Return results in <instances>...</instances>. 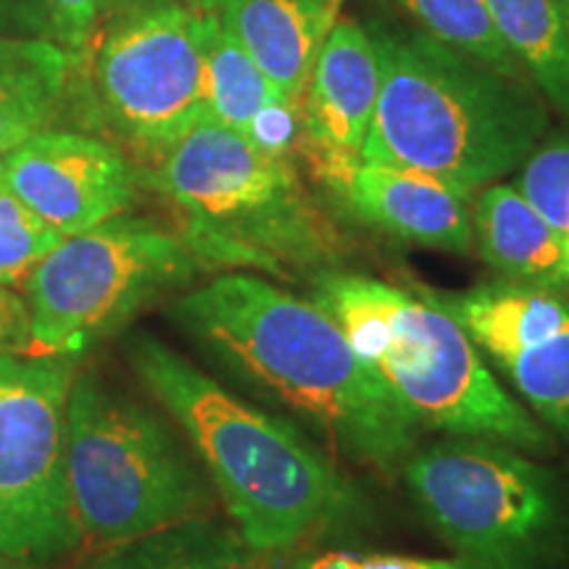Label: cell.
I'll list each match as a JSON object with an SVG mask.
<instances>
[{
	"label": "cell",
	"mask_w": 569,
	"mask_h": 569,
	"mask_svg": "<svg viewBox=\"0 0 569 569\" xmlns=\"http://www.w3.org/2000/svg\"><path fill=\"white\" fill-rule=\"evenodd\" d=\"M282 569H472L467 561L409 557L388 551H353V549H319L309 546L293 553Z\"/></svg>",
	"instance_id": "obj_24"
},
{
	"label": "cell",
	"mask_w": 569,
	"mask_h": 569,
	"mask_svg": "<svg viewBox=\"0 0 569 569\" xmlns=\"http://www.w3.org/2000/svg\"><path fill=\"white\" fill-rule=\"evenodd\" d=\"M169 319L206 359L353 465L396 478L422 427L322 306L253 272L172 296Z\"/></svg>",
	"instance_id": "obj_1"
},
{
	"label": "cell",
	"mask_w": 569,
	"mask_h": 569,
	"mask_svg": "<svg viewBox=\"0 0 569 569\" xmlns=\"http://www.w3.org/2000/svg\"><path fill=\"white\" fill-rule=\"evenodd\" d=\"M309 159L327 193L372 230L432 251H472V193L467 190L361 156L309 151Z\"/></svg>",
	"instance_id": "obj_13"
},
{
	"label": "cell",
	"mask_w": 569,
	"mask_h": 569,
	"mask_svg": "<svg viewBox=\"0 0 569 569\" xmlns=\"http://www.w3.org/2000/svg\"><path fill=\"white\" fill-rule=\"evenodd\" d=\"M336 13L338 0H219L217 6L224 32L298 106Z\"/></svg>",
	"instance_id": "obj_15"
},
{
	"label": "cell",
	"mask_w": 569,
	"mask_h": 569,
	"mask_svg": "<svg viewBox=\"0 0 569 569\" xmlns=\"http://www.w3.org/2000/svg\"><path fill=\"white\" fill-rule=\"evenodd\" d=\"M528 80L569 117V0H486Z\"/></svg>",
	"instance_id": "obj_18"
},
{
	"label": "cell",
	"mask_w": 569,
	"mask_h": 569,
	"mask_svg": "<svg viewBox=\"0 0 569 569\" xmlns=\"http://www.w3.org/2000/svg\"><path fill=\"white\" fill-rule=\"evenodd\" d=\"M380 98V56L356 21H336L322 42L301 101L309 151L361 156Z\"/></svg>",
	"instance_id": "obj_14"
},
{
	"label": "cell",
	"mask_w": 569,
	"mask_h": 569,
	"mask_svg": "<svg viewBox=\"0 0 569 569\" xmlns=\"http://www.w3.org/2000/svg\"><path fill=\"white\" fill-rule=\"evenodd\" d=\"M380 98L361 159L417 169L478 193L543 140L549 113L530 80L453 51L427 32L375 27Z\"/></svg>",
	"instance_id": "obj_3"
},
{
	"label": "cell",
	"mask_w": 569,
	"mask_h": 569,
	"mask_svg": "<svg viewBox=\"0 0 569 569\" xmlns=\"http://www.w3.org/2000/svg\"><path fill=\"white\" fill-rule=\"evenodd\" d=\"M61 240L59 232L34 217L0 182V284L11 288V284L24 282L34 264Z\"/></svg>",
	"instance_id": "obj_23"
},
{
	"label": "cell",
	"mask_w": 569,
	"mask_h": 569,
	"mask_svg": "<svg viewBox=\"0 0 569 569\" xmlns=\"http://www.w3.org/2000/svg\"><path fill=\"white\" fill-rule=\"evenodd\" d=\"M67 475L84 546L103 551L209 517L217 503L196 451L159 411L80 369L67 407Z\"/></svg>",
	"instance_id": "obj_6"
},
{
	"label": "cell",
	"mask_w": 569,
	"mask_h": 569,
	"mask_svg": "<svg viewBox=\"0 0 569 569\" xmlns=\"http://www.w3.org/2000/svg\"><path fill=\"white\" fill-rule=\"evenodd\" d=\"M132 372L180 425L232 528L280 559L365 515L353 482L330 451L290 419L269 415L153 336L127 343Z\"/></svg>",
	"instance_id": "obj_2"
},
{
	"label": "cell",
	"mask_w": 569,
	"mask_h": 569,
	"mask_svg": "<svg viewBox=\"0 0 569 569\" xmlns=\"http://www.w3.org/2000/svg\"><path fill=\"white\" fill-rule=\"evenodd\" d=\"M472 248L503 280L569 288V253L559 232L517 190L493 182L472 206Z\"/></svg>",
	"instance_id": "obj_16"
},
{
	"label": "cell",
	"mask_w": 569,
	"mask_h": 569,
	"mask_svg": "<svg viewBox=\"0 0 569 569\" xmlns=\"http://www.w3.org/2000/svg\"><path fill=\"white\" fill-rule=\"evenodd\" d=\"M161 3H180V6H190V9L217 11L219 0H101V19L117 17V13H124L132 9H146V6H161ZM98 24H101V21H98Z\"/></svg>",
	"instance_id": "obj_28"
},
{
	"label": "cell",
	"mask_w": 569,
	"mask_h": 569,
	"mask_svg": "<svg viewBox=\"0 0 569 569\" xmlns=\"http://www.w3.org/2000/svg\"><path fill=\"white\" fill-rule=\"evenodd\" d=\"M422 290L465 327L532 417L569 438V298L515 280Z\"/></svg>",
	"instance_id": "obj_11"
},
{
	"label": "cell",
	"mask_w": 569,
	"mask_h": 569,
	"mask_svg": "<svg viewBox=\"0 0 569 569\" xmlns=\"http://www.w3.org/2000/svg\"><path fill=\"white\" fill-rule=\"evenodd\" d=\"M27 343H30L27 303L6 284H0V353H27Z\"/></svg>",
	"instance_id": "obj_27"
},
{
	"label": "cell",
	"mask_w": 569,
	"mask_h": 569,
	"mask_svg": "<svg viewBox=\"0 0 569 569\" xmlns=\"http://www.w3.org/2000/svg\"><path fill=\"white\" fill-rule=\"evenodd\" d=\"M430 38L509 77L528 80L503 42L486 0H398Z\"/></svg>",
	"instance_id": "obj_21"
},
{
	"label": "cell",
	"mask_w": 569,
	"mask_h": 569,
	"mask_svg": "<svg viewBox=\"0 0 569 569\" xmlns=\"http://www.w3.org/2000/svg\"><path fill=\"white\" fill-rule=\"evenodd\" d=\"M0 34L53 42L51 21L42 0H0Z\"/></svg>",
	"instance_id": "obj_26"
},
{
	"label": "cell",
	"mask_w": 569,
	"mask_h": 569,
	"mask_svg": "<svg viewBox=\"0 0 569 569\" xmlns=\"http://www.w3.org/2000/svg\"><path fill=\"white\" fill-rule=\"evenodd\" d=\"M309 298L422 430L496 440L532 457L553 451L549 427L498 382L465 327L422 288L340 267L311 277Z\"/></svg>",
	"instance_id": "obj_5"
},
{
	"label": "cell",
	"mask_w": 569,
	"mask_h": 569,
	"mask_svg": "<svg viewBox=\"0 0 569 569\" xmlns=\"http://www.w3.org/2000/svg\"><path fill=\"white\" fill-rule=\"evenodd\" d=\"M0 569H42V567H38L30 559H13V557H3V553H0Z\"/></svg>",
	"instance_id": "obj_30"
},
{
	"label": "cell",
	"mask_w": 569,
	"mask_h": 569,
	"mask_svg": "<svg viewBox=\"0 0 569 569\" xmlns=\"http://www.w3.org/2000/svg\"><path fill=\"white\" fill-rule=\"evenodd\" d=\"M122 569H282L277 557L256 551L234 528L190 519L109 551Z\"/></svg>",
	"instance_id": "obj_19"
},
{
	"label": "cell",
	"mask_w": 569,
	"mask_h": 569,
	"mask_svg": "<svg viewBox=\"0 0 569 569\" xmlns=\"http://www.w3.org/2000/svg\"><path fill=\"white\" fill-rule=\"evenodd\" d=\"M280 101H288V98L269 82V77L256 67L240 42L224 32L219 17L213 19L203 59L206 122H217L248 134L256 119Z\"/></svg>",
	"instance_id": "obj_20"
},
{
	"label": "cell",
	"mask_w": 569,
	"mask_h": 569,
	"mask_svg": "<svg viewBox=\"0 0 569 569\" xmlns=\"http://www.w3.org/2000/svg\"><path fill=\"white\" fill-rule=\"evenodd\" d=\"M217 11L146 6L106 19L77 56L88 109L122 146L153 163L206 122L203 59Z\"/></svg>",
	"instance_id": "obj_9"
},
{
	"label": "cell",
	"mask_w": 569,
	"mask_h": 569,
	"mask_svg": "<svg viewBox=\"0 0 569 569\" xmlns=\"http://www.w3.org/2000/svg\"><path fill=\"white\" fill-rule=\"evenodd\" d=\"M77 359L0 353V553L59 565L84 546L67 475Z\"/></svg>",
	"instance_id": "obj_10"
},
{
	"label": "cell",
	"mask_w": 569,
	"mask_h": 569,
	"mask_svg": "<svg viewBox=\"0 0 569 569\" xmlns=\"http://www.w3.org/2000/svg\"><path fill=\"white\" fill-rule=\"evenodd\" d=\"M517 190L540 211L569 253V134L538 142V148L519 167Z\"/></svg>",
	"instance_id": "obj_22"
},
{
	"label": "cell",
	"mask_w": 569,
	"mask_h": 569,
	"mask_svg": "<svg viewBox=\"0 0 569 569\" xmlns=\"http://www.w3.org/2000/svg\"><path fill=\"white\" fill-rule=\"evenodd\" d=\"M74 61L77 56L59 42L0 34V156L59 117Z\"/></svg>",
	"instance_id": "obj_17"
},
{
	"label": "cell",
	"mask_w": 569,
	"mask_h": 569,
	"mask_svg": "<svg viewBox=\"0 0 569 569\" xmlns=\"http://www.w3.org/2000/svg\"><path fill=\"white\" fill-rule=\"evenodd\" d=\"M51 21L53 42L80 53L101 21V0H42Z\"/></svg>",
	"instance_id": "obj_25"
},
{
	"label": "cell",
	"mask_w": 569,
	"mask_h": 569,
	"mask_svg": "<svg viewBox=\"0 0 569 569\" xmlns=\"http://www.w3.org/2000/svg\"><path fill=\"white\" fill-rule=\"evenodd\" d=\"M80 569H122L119 567V561L111 557L109 551L103 553V557H98V559H92V561H88V565H82Z\"/></svg>",
	"instance_id": "obj_29"
},
{
	"label": "cell",
	"mask_w": 569,
	"mask_h": 569,
	"mask_svg": "<svg viewBox=\"0 0 569 569\" xmlns=\"http://www.w3.org/2000/svg\"><path fill=\"white\" fill-rule=\"evenodd\" d=\"M0 182L61 238L130 209L140 177L96 134L42 130L0 156Z\"/></svg>",
	"instance_id": "obj_12"
},
{
	"label": "cell",
	"mask_w": 569,
	"mask_h": 569,
	"mask_svg": "<svg viewBox=\"0 0 569 569\" xmlns=\"http://www.w3.org/2000/svg\"><path fill=\"white\" fill-rule=\"evenodd\" d=\"M138 177L182 213L180 238L201 267L269 280H311L343 267L346 234L306 193L290 156L269 153L243 132L196 124Z\"/></svg>",
	"instance_id": "obj_4"
},
{
	"label": "cell",
	"mask_w": 569,
	"mask_h": 569,
	"mask_svg": "<svg viewBox=\"0 0 569 569\" xmlns=\"http://www.w3.org/2000/svg\"><path fill=\"white\" fill-rule=\"evenodd\" d=\"M196 253L151 219L111 217L69 234L34 264L27 288V353L77 356L124 330L148 306L196 280Z\"/></svg>",
	"instance_id": "obj_8"
},
{
	"label": "cell",
	"mask_w": 569,
	"mask_h": 569,
	"mask_svg": "<svg viewBox=\"0 0 569 569\" xmlns=\"http://www.w3.org/2000/svg\"><path fill=\"white\" fill-rule=\"evenodd\" d=\"M409 498L472 569H569V482L532 453L482 438L417 446Z\"/></svg>",
	"instance_id": "obj_7"
}]
</instances>
